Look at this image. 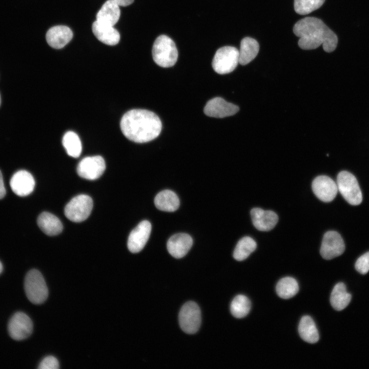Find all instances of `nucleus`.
<instances>
[{"label":"nucleus","instance_id":"nucleus-34","mask_svg":"<svg viewBox=\"0 0 369 369\" xmlns=\"http://www.w3.org/2000/svg\"><path fill=\"white\" fill-rule=\"evenodd\" d=\"M119 6H127L132 4L134 0H112Z\"/></svg>","mask_w":369,"mask_h":369},{"label":"nucleus","instance_id":"nucleus-36","mask_svg":"<svg viewBox=\"0 0 369 369\" xmlns=\"http://www.w3.org/2000/svg\"><path fill=\"white\" fill-rule=\"evenodd\" d=\"M1 95H0V105H1Z\"/></svg>","mask_w":369,"mask_h":369},{"label":"nucleus","instance_id":"nucleus-29","mask_svg":"<svg viewBox=\"0 0 369 369\" xmlns=\"http://www.w3.org/2000/svg\"><path fill=\"white\" fill-rule=\"evenodd\" d=\"M251 306V301L247 297L243 295H238L232 300L230 310L234 317L241 318L249 314Z\"/></svg>","mask_w":369,"mask_h":369},{"label":"nucleus","instance_id":"nucleus-24","mask_svg":"<svg viewBox=\"0 0 369 369\" xmlns=\"http://www.w3.org/2000/svg\"><path fill=\"white\" fill-rule=\"evenodd\" d=\"M298 332L300 337L309 343H315L319 339L318 330L313 319L309 316H303L299 322Z\"/></svg>","mask_w":369,"mask_h":369},{"label":"nucleus","instance_id":"nucleus-22","mask_svg":"<svg viewBox=\"0 0 369 369\" xmlns=\"http://www.w3.org/2000/svg\"><path fill=\"white\" fill-rule=\"evenodd\" d=\"M156 207L159 210L166 212H174L179 207V199L172 191L163 190L158 193L154 199Z\"/></svg>","mask_w":369,"mask_h":369},{"label":"nucleus","instance_id":"nucleus-33","mask_svg":"<svg viewBox=\"0 0 369 369\" xmlns=\"http://www.w3.org/2000/svg\"><path fill=\"white\" fill-rule=\"evenodd\" d=\"M6 193V191L4 186L3 175L0 171V199L5 196Z\"/></svg>","mask_w":369,"mask_h":369},{"label":"nucleus","instance_id":"nucleus-3","mask_svg":"<svg viewBox=\"0 0 369 369\" xmlns=\"http://www.w3.org/2000/svg\"><path fill=\"white\" fill-rule=\"evenodd\" d=\"M152 53L154 62L164 68L174 66L178 58V51L175 43L165 35H161L155 39Z\"/></svg>","mask_w":369,"mask_h":369},{"label":"nucleus","instance_id":"nucleus-9","mask_svg":"<svg viewBox=\"0 0 369 369\" xmlns=\"http://www.w3.org/2000/svg\"><path fill=\"white\" fill-rule=\"evenodd\" d=\"M106 169L104 159L100 156H88L78 163L77 172L78 175L88 180H95L100 177Z\"/></svg>","mask_w":369,"mask_h":369},{"label":"nucleus","instance_id":"nucleus-26","mask_svg":"<svg viewBox=\"0 0 369 369\" xmlns=\"http://www.w3.org/2000/svg\"><path fill=\"white\" fill-rule=\"evenodd\" d=\"M277 294L281 298L287 299L294 296L299 291V285L295 279L285 277L281 279L276 286Z\"/></svg>","mask_w":369,"mask_h":369},{"label":"nucleus","instance_id":"nucleus-5","mask_svg":"<svg viewBox=\"0 0 369 369\" xmlns=\"http://www.w3.org/2000/svg\"><path fill=\"white\" fill-rule=\"evenodd\" d=\"M337 185L343 198L352 205H358L362 200V193L356 177L351 173L343 171L337 176Z\"/></svg>","mask_w":369,"mask_h":369},{"label":"nucleus","instance_id":"nucleus-2","mask_svg":"<svg viewBox=\"0 0 369 369\" xmlns=\"http://www.w3.org/2000/svg\"><path fill=\"white\" fill-rule=\"evenodd\" d=\"M293 32L299 37V47L304 50L314 49L322 45L325 52H331L337 45L336 34L317 17H305L298 20L293 27Z\"/></svg>","mask_w":369,"mask_h":369},{"label":"nucleus","instance_id":"nucleus-15","mask_svg":"<svg viewBox=\"0 0 369 369\" xmlns=\"http://www.w3.org/2000/svg\"><path fill=\"white\" fill-rule=\"evenodd\" d=\"M10 186L16 195L21 197L26 196L33 192L35 187V180L29 172L19 170L12 176Z\"/></svg>","mask_w":369,"mask_h":369},{"label":"nucleus","instance_id":"nucleus-19","mask_svg":"<svg viewBox=\"0 0 369 369\" xmlns=\"http://www.w3.org/2000/svg\"><path fill=\"white\" fill-rule=\"evenodd\" d=\"M92 32L96 37L105 44L113 46L120 40V34L113 26L95 21L92 26Z\"/></svg>","mask_w":369,"mask_h":369},{"label":"nucleus","instance_id":"nucleus-32","mask_svg":"<svg viewBox=\"0 0 369 369\" xmlns=\"http://www.w3.org/2000/svg\"><path fill=\"white\" fill-rule=\"evenodd\" d=\"M59 368L57 359L52 356H47L43 359L39 364L40 369H57Z\"/></svg>","mask_w":369,"mask_h":369},{"label":"nucleus","instance_id":"nucleus-20","mask_svg":"<svg viewBox=\"0 0 369 369\" xmlns=\"http://www.w3.org/2000/svg\"><path fill=\"white\" fill-rule=\"evenodd\" d=\"M120 14L119 6L112 0H108L96 14V20L100 23L113 26L118 22Z\"/></svg>","mask_w":369,"mask_h":369},{"label":"nucleus","instance_id":"nucleus-25","mask_svg":"<svg viewBox=\"0 0 369 369\" xmlns=\"http://www.w3.org/2000/svg\"><path fill=\"white\" fill-rule=\"evenodd\" d=\"M351 295L346 291L344 284L339 282L334 287L330 297L332 307L337 311H341L350 303Z\"/></svg>","mask_w":369,"mask_h":369},{"label":"nucleus","instance_id":"nucleus-14","mask_svg":"<svg viewBox=\"0 0 369 369\" xmlns=\"http://www.w3.org/2000/svg\"><path fill=\"white\" fill-rule=\"evenodd\" d=\"M312 190L315 195L321 201H332L338 191L337 183L330 177L321 175L316 177L312 182Z\"/></svg>","mask_w":369,"mask_h":369},{"label":"nucleus","instance_id":"nucleus-13","mask_svg":"<svg viewBox=\"0 0 369 369\" xmlns=\"http://www.w3.org/2000/svg\"><path fill=\"white\" fill-rule=\"evenodd\" d=\"M239 110L237 106L225 101L221 97H217L207 102L203 111L208 116L223 118L235 114Z\"/></svg>","mask_w":369,"mask_h":369},{"label":"nucleus","instance_id":"nucleus-23","mask_svg":"<svg viewBox=\"0 0 369 369\" xmlns=\"http://www.w3.org/2000/svg\"><path fill=\"white\" fill-rule=\"evenodd\" d=\"M259 50V45L256 40L250 37L243 38L239 50V63L242 65L249 64L256 57Z\"/></svg>","mask_w":369,"mask_h":369},{"label":"nucleus","instance_id":"nucleus-7","mask_svg":"<svg viewBox=\"0 0 369 369\" xmlns=\"http://www.w3.org/2000/svg\"><path fill=\"white\" fill-rule=\"evenodd\" d=\"M93 205V200L89 196L85 194L77 195L66 204L65 215L73 222L83 221L90 215Z\"/></svg>","mask_w":369,"mask_h":369},{"label":"nucleus","instance_id":"nucleus-8","mask_svg":"<svg viewBox=\"0 0 369 369\" xmlns=\"http://www.w3.org/2000/svg\"><path fill=\"white\" fill-rule=\"evenodd\" d=\"M179 323L185 333L192 334L196 333L201 324V313L198 305L193 301L186 303L179 314Z\"/></svg>","mask_w":369,"mask_h":369},{"label":"nucleus","instance_id":"nucleus-18","mask_svg":"<svg viewBox=\"0 0 369 369\" xmlns=\"http://www.w3.org/2000/svg\"><path fill=\"white\" fill-rule=\"evenodd\" d=\"M73 32L67 26H56L50 28L46 35L48 45L55 49H60L72 38Z\"/></svg>","mask_w":369,"mask_h":369},{"label":"nucleus","instance_id":"nucleus-6","mask_svg":"<svg viewBox=\"0 0 369 369\" xmlns=\"http://www.w3.org/2000/svg\"><path fill=\"white\" fill-rule=\"evenodd\" d=\"M239 63V50L232 46H224L218 49L212 60L213 70L217 73H229L236 68Z\"/></svg>","mask_w":369,"mask_h":369},{"label":"nucleus","instance_id":"nucleus-21","mask_svg":"<svg viewBox=\"0 0 369 369\" xmlns=\"http://www.w3.org/2000/svg\"><path fill=\"white\" fill-rule=\"evenodd\" d=\"M37 221L40 230L49 236L56 235L59 234L63 229L59 219L49 212L42 213L38 216Z\"/></svg>","mask_w":369,"mask_h":369},{"label":"nucleus","instance_id":"nucleus-31","mask_svg":"<svg viewBox=\"0 0 369 369\" xmlns=\"http://www.w3.org/2000/svg\"><path fill=\"white\" fill-rule=\"evenodd\" d=\"M356 270L361 274H366L369 271V252L361 256L355 263Z\"/></svg>","mask_w":369,"mask_h":369},{"label":"nucleus","instance_id":"nucleus-17","mask_svg":"<svg viewBox=\"0 0 369 369\" xmlns=\"http://www.w3.org/2000/svg\"><path fill=\"white\" fill-rule=\"evenodd\" d=\"M193 244L192 237L186 233H178L172 236L167 242L169 253L176 258L184 256Z\"/></svg>","mask_w":369,"mask_h":369},{"label":"nucleus","instance_id":"nucleus-4","mask_svg":"<svg viewBox=\"0 0 369 369\" xmlns=\"http://www.w3.org/2000/svg\"><path fill=\"white\" fill-rule=\"evenodd\" d=\"M24 289L29 300L34 304L45 302L48 296V290L42 274L36 269L29 271L26 275Z\"/></svg>","mask_w":369,"mask_h":369},{"label":"nucleus","instance_id":"nucleus-35","mask_svg":"<svg viewBox=\"0 0 369 369\" xmlns=\"http://www.w3.org/2000/svg\"><path fill=\"white\" fill-rule=\"evenodd\" d=\"M3 270V264L0 261V274L2 272Z\"/></svg>","mask_w":369,"mask_h":369},{"label":"nucleus","instance_id":"nucleus-28","mask_svg":"<svg viewBox=\"0 0 369 369\" xmlns=\"http://www.w3.org/2000/svg\"><path fill=\"white\" fill-rule=\"evenodd\" d=\"M256 247V242L252 238L244 237L237 243L234 251L233 257L236 260H243L255 250Z\"/></svg>","mask_w":369,"mask_h":369},{"label":"nucleus","instance_id":"nucleus-27","mask_svg":"<svg viewBox=\"0 0 369 369\" xmlns=\"http://www.w3.org/2000/svg\"><path fill=\"white\" fill-rule=\"evenodd\" d=\"M64 147L68 155L77 158L81 153L82 145L78 135L73 131L66 132L62 140Z\"/></svg>","mask_w":369,"mask_h":369},{"label":"nucleus","instance_id":"nucleus-1","mask_svg":"<svg viewBox=\"0 0 369 369\" xmlns=\"http://www.w3.org/2000/svg\"><path fill=\"white\" fill-rule=\"evenodd\" d=\"M120 127L122 133L130 140L137 143L149 142L160 133L162 124L154 112L145 109H133L122 117Z\"/></svg>","mask_w":369,"mask_h":369},{"label":"nucleus","instance_id":"nucleus-11","mask_svg":"<svg viewBox=\"0 0 369 369\" xmlns=\"http://www.w3.org/2000/svg\"><path fill=\"white\" fill-rule=\"evenodd\" d=\"M344 250L343 240L338 232L330 231L325 233L320 251L324 259L330 260L338 257L344 252Z\"/></svg>","mask_w":369,"mask_h":369},{"label":"nucleus","instance_id":"nucleus-10","mask_svg":"<svg viewBox=\"0 0 369 369\" xmlns=\"http://www.w3.org/2000/svg\"><path fill=\"white\" fill-rule=\"evenodd\" d=\"M8 330L12 339L22 340L28 338L31 334L33 323L27 314L21 312H17L10 319Z\"/></svg>","mask_w":369,"mask_h":369},{"label":"nucleus","instance_id":"nucleus-30","mask_svg":"<svg viewBox=\"0 0 369 369\" xmlns=\"http://www.w3.org/2000/svg\"><path fill=\"white\" fill-rule=\"evenodd\" d=\"M295 12L300 15L308 14L319 8L325 0H294Z\"/></svg>","mask_w":369,"mask_h":369},{"label":"nucleus","instance_id":"nucleus-12","mask_svg":"<svg viewBox=\"0 0 369 369\" xmlns=\"http://www.w3.org/2000/svg\"><path fill=\"white\" fill-rule=\"evenodd\" d=\"M151 232V224L143 220L131 232L128 240V248L133 253L140 252L147 243Z\"/></svg>","mask_w":369,"mask_h":369},{"label":"nucleus","instance_id":"nucleus-16","mask_svg":"<svg viewBox=\"0 0 369 369\" xmlns=\"http://www.w3.org/2000/svg\"><path fill=\"white\" fill-rule=\"evenodd\" d=\"M251 216L254 227L261 231H268L277 224L278 217L273 211L255 208L251 211Z\"/></svg>","mask_w":369,"mask_h":369}]
</instances>
